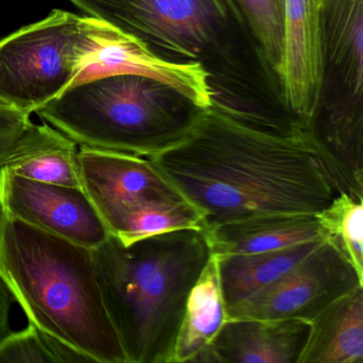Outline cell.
Instances as JSON below:
<instances>
[{"mask_svg": "<svg viewBox=\"0 0 363 363\" xmlns=\"http://www.w3.org/2000/svg\"><path fill=\"white\" fill-rule=\"evenodd\" d=\"M152 159L203 229L258 214H318L337 195L303 121L216 97L177 144Z\"/></svg>", "mask_w": 363, "mask_h": 363, "instance_id": "cell-1", "label": "cell"}, {"mask_svg": "<svg viewBox=\"0 0 363 363\" xmlns=\"http://www.w3.org/2000/svg\"><path fill=\"white\" fill-rule=\"evenodd\" d=\"M92 250L127 363H173L189 294L212 255L205 230L179 229L129 244L110 235Z\"/></svg>", "mask_w": 363, "mask_h": 363, "instance_id": "cell-2", "label": "cell"}, {"mask_svg": "<svg viewBox=\"0 0 363 363\" xmlns=\"http://www.w3.org/2000/svg\"><path fill=\"white\" fill-rule=\"evenodd\" d=\"M0 278L29 323L90 363H127L92 250L4 216Z\"/></svg>", "mask_w": 363, "mask_h": 363, "instance_id": "cell-3", "label": "cell"}, {"mask_svg": "<svg viewBox=\"0 0 363 363\" xmlns=\"http://www.w3.org/2000/svg\"><path fill=\"white\" fill-rule=\"evenodd\" d=\"M173 89L140 74L76 82L35 111L78 146L152 158L177 144L197 108Z\"/></svg>", "mask_w": 363, "mask_h": 363, "instance_id": "cell-4", "label": "cell"}, {"mask_svg": "<svg viewBox=\"0 0 363 363\" xmlns=\"http://www.w3.org/2000/svg\"><path fill=\"white\" fill-rule=\"evenodd\" d=\"M130 50L110 25L55 10L0 41V103L31 114L76 82L122 71Z\"/></svg>", "mask_w": 363, "mask_h": 363, "instance_id": "cell-5", "label": "cell"}, {"mask_svg": "<svg viewBox=\"0 0 363 363\" xmlns=\"http://www.w3.org/2000/svg\"><path fill=\"white\" fill-rule=\"evenodd\" d=\"M69 1L91 18L135 38L158 56L164 52L180 62H201L220 50L241 22L235 0Z\"/></svg>", "mask_w": 363, "mask_h": 363, "instance_id": "cell-6", "label": "cell"}, {"mask_svg": "<svg viewBox=\"0 0 363 363\" xmlns=\"http://www.w3.org/2000/svg\"><path fill=\"white\" fill-rule=\"evenodd\" d=\"M359 286H363V276L335 246L324 241L279 279L227 308V318L311 322Z\"/></svg>", "mask_w": 363, "mask_h": 363, "instance_id": "cell-7", "label": "cell"}, {"mask_svg": "<svg viewBox=\"0 0 363 363\" xmlns=\"http://www.w3.org/2000/svg\"><path fill=\"white\" fill-rule=\"evenodd\" d=\"M3 216L95 250L110 233L82 188L39 182L0 171Z\"/></svg>", "mask_w": 363, "mask_h": 363, "instance_id": "cell-8", "label": "cell"}, {"mask_svg": "<svg viewBox=\"0 0 363 363\" xmlns=\"http://www.w3.org/2000/svg\"><path fill=\"white\" fill-rule=\"evenodd\" d=\"M326 65L322 0H284L281 52L274 69L290 116L308 122L318 113Z\"/></svg>", "mask_w": 363, "mask_h": 363, "instance_id": "cell-9", "label": "cell"}, {"mask_svg": "<svg viewBox=\"0 0 363 363\" xmlns=\"http://www.w3.org/2000/svg\"><path fill=\"white\" fill-rule=\"evenodd\" d=\"M82 190L101 220L142 203L184 199L152 158L79 146Z\"/></svg>", "mask_w": 363, "mask_h": 363, "instance_id": "cell-10", "label": "cell"}, {"mask_svg": "<svg viewBox=\"0 0 363 363\" xmlns=\"http://www.w3.org/2000/svg\"><path fill=\"white\" fill-rule=\"evenodd\" d=\"M311 322L303 318H227L193 363H298Z\"/></svg>", "mask_w": 363, "mask_h": 363, "instance_id": "cell-11", "label": "cell"}, {"mask_svg": "<svg viewBox=\"0 0 363 363\" xmlns=\"http://www.w3.org/2000/svg\"><path fill=\"white\" fill-rule=\"evenodd\" d=\"M203 230L216 256L269 252L325 241L318 214H258L226 220Z\"/></svg>", "mask_w": 363, "mask_h": 363, "instance_id": "cell-12", "label": "cell"}, {"mask_svg": "<svg viewBox=\"0 0 363 363\" xmlns=\"http://www.w3.org/2000/svg\"><path fill=\"white\" fill-rule=\"evenodd\" d=\"M298 363H363V286L340 297L311 320Z\"/></svg>", "mask_w": 363, "mask_h": 363, "instance_id": "cell-13", "label": "cell"}, {"mask_svg": "<svg viewBox=\"0 0 363 363\" xmlns=\"http://www.w3.org/2000/svg\"><path fill=\"white\" fill-rule=\"evenodd\" d=\"M78 150L79 146L58 129L31 123L4 169L29 179L82 188Z\"/></svg>", "mask_w": 363, "mask_h": 363, "instance_id": "cell-14", "label": "cell"}, {"mask_svg": "<svg viewBox=\"0 0 363 363\" xmlns=\"http://www.w3.org/2000/svg\"><path fill=\"white\" fill-rule=\"evenodd\" d=\"M326 62L337 71L354 109L363 90V0H322Z\"/></svg>", "mask_w": 363, "mask_h": 363, "instance_id": "cell-15", "label": "cell"}, {"mask_svg": "<svg viewBox=\"0 0 363 363\" xmlns=\"http://www.w3.org/2000/svg\"><path fill=\"white\" fill-rule=\"evenodd\" d=\"M323 242H307L254 254L216 255L226 309L279 279Z\"/></svg>", "mask_w": 363, "mask_h": 363, "instance_id": "cell-16", "label": "cell"}, {"mask_svg": "<svg viewBox=\"0 0 363 363\" xmlns=\"http://www.w3.org/2000/svg\"><path fill=\"white\" fill-rule=\"evenodd\" d=\"M227 318L218 258L212 254L189 294L174 346L173 363L192 362L211 343Z\"/></svg>", "mask_w": 363, "mask_h": 363, "instance_id": "cell-17", "label": "cell"}, {"mask_svg": "<svg viewBox=\"0 0 363 363\" xmlns=\"http://www.w3.org/2000/svg\"><path fill=\"white\" fill-rule=\"evenodd\" d=\"M110 235L129 244L179 229H203L199 212L184 199L142 203L104 220Z\"/></svg>", "mask_w": 363, "mask_h": 363, "instance_id": "cell-18", "label": "cell"}, {"mask_svg": "<svg viewBox=\"0 0 363 363\" xmlns=\"http://www.w3.org/2000/svg\"><path fill=\"white\" fill-rule=\"evenodd\" d=\"M318 216L325 241L335 246L363 276V199L337 194Z\"/></svg>", "mask_w": 363, "mask_h": 363, "instance_id": "cell-19", "label": "cell"}, {"mask_svg": "<svg viewBox=\"0 0 363 363\" xmlns=\"http://www.w3.org/2000/svg\"><path fill=\"white\" fill-rule=\"evenodd\" d=\"M0 363H90L79 352L33 323L0 340Z\"/></svg>", "mask_w": 363, "mask_h": 363, "instance_id": "cell-20", "label": "cell"}, {"mask_svg": "<svg viewBox=\"0 0 363 363\" xmlns=\"http://www.w3.org/2000/svg\"><path fill=\"white\" fill-rule=\"evenodd\" d=\"M263 57L275 69L281 52L284 0H238Z\"/></svg>", "mask_w": 363, "mask_h": 363, "instance_id": "cell-21", "label": "cell"}, {"mask_svg": "<svg viewBox=\"0 0 363 363\" xmlns=\"http://www.w3.org/2000/svg\"><path fill=\"white\" fill-rule=\"evenodd\" d=\"M31 123L30 114L0 103V171Z\"/></svg>", "mask_w": 363, "mask_h": 363, "instance_id": "cell-22", "label": "cell"}, {"mask_svg": "<svg viewBox=\"0 0 363 363\" xmlns=\"http://www.w3.org/2000/svg\"><path fill=\"white\" fill-rule=\"evenodd\" d=\"M3 212H1V209H0V225H1V220H3Z\"/></svg>", "mask_w": 363, "mask_h": 363, "instance_id": "cell-23", "label": "cell"}]
</instances>
